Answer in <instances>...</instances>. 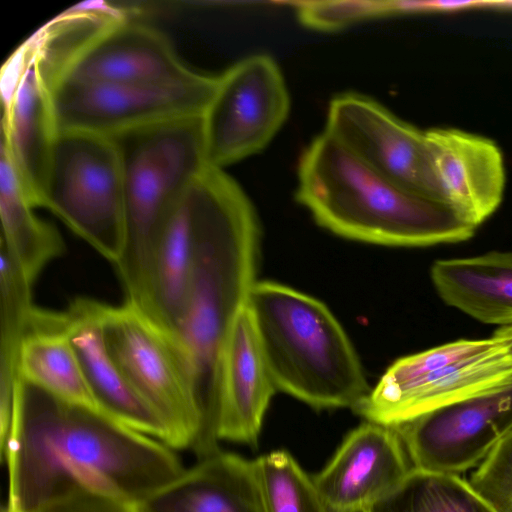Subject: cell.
<instances>
[{"mask_svg":"<svg viewBox=\"0 0 512 512\" xmlns=\"http://www.w3.org/2000/svg\"><path fill=\"white\" fill-rule=\"evenodd\" d=\"M0 263V388L12 389L17 377L19 345L34 305L31 298L32 284L2 249H0Z\"/></svg>","mask_w":512,"mask_h":512,"instance_id":"d4e9b609","label":"cell"},{"mask_svg":"<svg viewBox=\"0 0 512 512\" xmlns=\"http://www.w3.org/2000/svg\"><path fill=\"white\" fill-rule=\"evenodd\" d=\"M218 75L195 72L188 78L151 84H52L58 133H85L115 140L188 118L202 117Z\"/></svg>","mask_w":512,"mask_h":512,"instance_id":"9c48e42d","label":"cell"},{"mask_svg":"<svg viewBox=\"0 0 512 512\" xmlns=\"http://www.w3.org/2000/svg\"><path fill=\"white\" fill-rule=\"evenodd\" d=\"M365 512H493L460 475L413 468Z\"/></svg>","mask_w":512,"mask_h":512,"instance_id":"603a6c76","label":"cell"},{"mask_svg":"<svg viewBox=\"0 0 512 512\" xmlns=\"http://www.w3.org/2000/svg\"><path fill=\"white\" fill-rule=\"evenodd\" d=\"M492 8L512 10V1H492Z\"/></svg>","mask_w":512,"mask_h":512,"instance_id":"f546056e","label":"cell"},{"mask_svg":"<svg viewBox=\"0 0 512 512\" xmlns=\"http://www.w3.org/2000/svg\"><path fill=\"white\" fill-rule=\"evenodd\" d=\"M118 141L124 156L126 237L114 266L126 300L139 304L155 236L208 164L202 117L166 123Z\"/></svg>","mask_w":512,"mask_h":512,"instance_id":"5b68a950","label":"cell"},{"mask_svg":"<svg viewBox=\"0 0 512 512\" xmlns=\"http://www.w3.org/2000/svg\"><path fill=\"white\" fill-rule=\"evenodd\" d=\"M413 469L396 431L366 421L352 430L313 480L335 512H365Z\"/></svg>","mask_w":512,"mask_h":512,"instance_id":"9a60e30c","label":"cell"},{"mask_svg":"<svg viewBox=\"0 0 512 512\" xmlns=\"http://www.w3.org/2000/svg\"><path fill=\"white\" fill-rule=\"evenodd\" d=\"M247 305L277 390L317 409H354L369 394L353 345L319 300L256 281Z\"/></svg>","mask_w":512,"mask_h":512,"instance_id":"277c9868","label":"cell"},{"mask_svg":"<svg viewBox=\"0 0 512 512\" xmlns=\"http://www.w3.org/2000/svg\"><path fill=\"white\" fill-rule=\"evenodd\" d=\"M101 303L80 297L58 311L97 407L113 420L168 445L164 422L135 391L108 350Z\"/></svg>","mask_w":512,"mask_h":512,"instance_id":"2e32d148","label":"cell"},{"mask_svg":"<svg viewBox=\"0 0 512 512\" xmlns=\"http://www.w3.org/2000/svg\"><path fill=\"white\" fill-rule=\"evenodd\" d=\"M193 227V258L183 312L171 336L184 354L200 407L202 438L217 439L224 345L256 283L260 226L240 185L207 164L186 191Z\"/></svg>","mask_w":512,"mask_h":512,"instance_id":"7a4b0ae2","label":"cell"},{"mask_svg":"<svg viewBox=\"0 0 512 512\" xmlns=\"http://www.w3.org/2000/svg\"><path fill=\"white\" fill-rule=\"evenodd\" d=\"M164 442L104 413L63 401L18 376L2 512H36L80 493L137 504L185 467Z\"/></svg>","mask_w":512,"mask_h":512,"instance_id":"6da1fadb","label":"cell"},{"mask_svg":"<svg viewBox=\"0 0 512 512\" xmlns=\"http://www.w3.org/2000/svg\"><path fill=\"white\" fill-rule=\"evenodd\" d=\"M496 338L512 359V326L500 327L492 336Z\"/></svg>","mask_w":512,"mask_h":512,"instance_id":"f1b7e54d","label":"cell"},{"mask_svg":"<svg viewBox=\"0 0 512 512\" xmlns=\"http://www.w3.org/2000/svg\"><path fill=\"white\" fill-rule=\"evenodd\" d=\"M275 391L255 321L246 303L234 319L223 349L218 440L256 445Z\"/></svg>","mask_w":512,"mask_h":512,"instance_id":"ac0fdd59","label":"cell"},{"mask_svg":"<svg viewBox=\"0 0 512 512\" xmlns=\"http://www.w3.org/2000/svg\"><path fill=\"white\" fill-rule=\"evenodd\" d=\"M467 482L493 512H512V430L472 470Z\"/></svg>","mask_w":512,"mask_h":512,"instance_id":"484cf974","label":"cell"},{"mask_svg":"<svg viewBox=\"0 0 512 512\" xmlns=\"http://www.w3.org/2000/svg\"><path fill=\"white\" fill-rule=\"evenodd\" d=\"M296 198L323 228L379 245L457 243L476 229L376 172L325 131L301 155Z\"/></svg>","mask_w":512,"mask_h":512,"instance_id":"3957f363","label":"cell"},{"mask_svg":"<svg viewBox=\"0 0 512 512\" xmlns=\"http://www.w3.org/2000/svg\"><path fill=\"white\" fill-rule=\"evenodd\" d=\"M16 370L19 378L56 398L100 411L58 311L34 306L19 345Z\"/></svg>","mask_w":512,"mask_h":512,"instance_id":"44dd1931","label":"cell"},{"mask_svg":"<svg viewBox=\"0 0 512 512\" xmlns=\"http://www.w3.org/2000/svg\"><path fill=\"white\" fill-rule=\"evenodd\" d=\"M36 512H137L135 504L96 493H80Z\"/></svg>","mask_w":512,"mask_h":512,"instance_id":"83f0119b","label":"cell"},{"mask_svg":"<svg viewBox=\"0 0 512 512\" xmlns=\"http://www.w3.org/2000/svg\"><path fill=\"white\" fill-rule=\"evenodd\" d=\"M252 462L263 512H335L287 451H272Z\"/></svg>","mask_w":512,"mask_h":512,"instance_id":"cb8c5ba5","label":"cell"},{"mask_svg":"<svg viewBox=\"0 0 512 512\" xmlns=\"http://www.w3.org/2000/svg\"><path fill=\"white\" fill-rule=\"evenodd\" d=\"M108 350L164 422L173 449H197L203 429L188 362L174 338L131 301L101 303Z\"/></svg>","mask_w":512,"mask_h":512,"instance_id":"52a82bcc","label":"cell"},{"mask_svg":"<svg viewBox=\"0 0 512 512\" xmlns=\"http://www.w3.org/2000/svg\"><path fill=\"white\" fill-rule=\"evenodd\" d=\"M431 279L447 305L482 323L512 326V252L438 260Z\"/></svg>","mask_w":512,"mask_h":512,"instance_id":"ffe728a7","label":"cell"},{"mask_svg":"<svg viewBox=\"0 0 512 512\" xmlns=\"http://www.w3.org/2000/svg\"><path fill=\"white\" fill-rule=\"evenodd\" d=\"M168 37L135 16L100 23L58 60L53 82L151 84L190 77Z\"/></svg>","mask_w":512,"mask_h":512,"instance_id":"5bb4252c","label":"cell"},{"mask_svg":"<svg viewBox=\"0 0 512 512\" xmlns=\"http://www.w3.org/2000/svg\"><path fill=\"white\" fill-rule=\"evenodd\" d=\"M135 507L137 512H263L253 462L220 449Z\"/></svg>","mask_w":512,"mask_h":512,"instance_id":"d6986e66","label":"cell"},{"mask_svg":"<svg viewBox=\"0 0 512 512\" xmlns=\"http://www.w3.org/2000/svg\"><path fill=\"white\" fill-rule=\"evenodd\" d=\"M413 468L460 475L512 430V375L392 426Z\"/></svg>","mask_w":512,"mask_h":512,"instance_id":"8fae6325","label":"cell"},{"mask_svg":"<svg viewBox=\"0 0 512 512\" xmlns=\"http://www.w3.org/2000/svg\"><path fill=\"white\" fill-rule=\"evenodd\" d=\"M329 135L370 168L424 198L444 203L426 131L366 95L347 92L328 108Z\"/></svg>","mask_w":512,"mask_h":512,"instance_id":"4fadbf2b","label":"cell"},{"mask_svg":"<svg viewBox=\"0 0 512 512\" xmlns=\"http://www.w3.org/2000/svg\"><path fill=\"white\" fill-rule=\"evenodd\" d=\"M293 5L300 21L318 30H336L362 20L394 14L392 1H301Z\"/></svg>","mask_w":512,"mask_h":512,"instance_id":"4316f807","label":"cell"},{"mask_svg":"<svg viewBox=\"0 0 512 512\" xmlns=\"http://www.w3.org/2000/svg\"><path fill=\"white\" fill-rule=\"evenodd\" d=\"M34 206L8 156L0 150L1 243L33 284L40 271L64 251L58 231L34 213Z\"/></svg>","mask_w":512,"mask_h":512,"instance_id":"7402d4cb","label":"cell"},{"mask_svg":"<svg viewBox=\"0 0 512 512\" xmlns=\"http://www.w3.org/2000/svg\"><path fill=\"white\" fill-rule=\"evenodd\" d=\"M43 208L115 265L126 237L120 142L92 134L59 133Z\"/></svg>","mask_w":512,"mask_h":512,"instance_id":"8992f818","label":"cell"},{"mask_svg":"<svg viewBox=\"0 0 512 512\" xmlns=\"http://www.w3.org/2000/svg\"><path fill=\"white\" fill-rule=\"evenodd\" d=\"M0 87L1 148L8 154L32 205L43 207L59 133L52 106V73L37 32L4 62Z\"/></svg>","mask_w":512,"mask_h":512,"instance_id":"7c38bea8","label":"cell"},{"mask_svg":"<svg viewBox=\"0 0 512 512\" xmlns=\"http://www.w3.org/2000/svg\"><path fill=\"white\" fill-rule=\"evenodd\" d=\"M511 375L512 359L496 338L460 339L398 359L353 410L392 427Z\"/></svg>","mask_w":512,"mask_h":512,"instance_id":"ba28073f","label":"cell"},{"mask_svg":"<svg viewBox=\"0 0 512 512\" xmlns=\"http://www.w3.org/2000/svg\"><path fill=\"white\" fill-rule=\"evenodd\" d=\"M443 200L466 224L477 228L502 202L505 166L489 138L456 128L426 130Z\"/></svg>","mask_w":512,"mask_h":512,"instance_id":"e0dca14e","label":"cell"},{"mask_svg":"<svg viewBox=\"0 0 512 512\" xmlns=\"http://www.w3.org/2000/svg\"><path fill=\"white\" fill-rule=\"evenodd\" d=\"M290 109L277 63L268 55L243 58L218 75L203 116L208 164L223 168L258 153L275 136Z\"/></svg>","mask_w":512,"mask_h":512,"instance_id":"30bf717a","label":"cell"}]
</instances>
